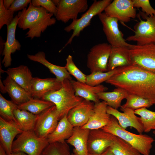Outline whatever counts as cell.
Segmentation results:
<instances>
[{
	"instance_id": "2",
	"label": "cell",
	"mask_w": 155,
	"mask_h": 155,
	"mask_svg": "<svg viewBox=\"0 0 155 155\" xmlns=\"http://www.w3.org/2000/svg\"><path fill=\"white\" fill-rule=\"evenodd\" d=\"M17 26L22 30L28 29L26 38L32 39L41 36L48 27L54 25L56 19L54 15L48 12L41 7L33 6L31 3L28 8L19 11Z\"/></svg>"
},
{
	"instance_id": "10",
	"label": "cell",
	"mask_w": 155,
	"mask_h": 155,
	"mask_svg": "<svg viewBox=\"0 0 155 155\" xmlns=\"http://www.w3.org/2000/svg\"><path fill=\"white\" fill-rule=\"evenodd\" d=\"M60 120L55 105L37 115L34 129L36 135L42 138H47L56 128Z\"/></svg>"
},
{
	"instance_id": "31",
	"label": "cell",
	"mask_w": 155,
	"mask_h": 155,
	"mask_svg": "<svg viewBox=\"0 0 155 155\" xmlns=\"http://www.w3.org/2000/svg\"><path fill=\"white\" fill-rule=\"evenodd\" d=\"M109 149L114 155H142L127 142L116 136Z\"/></svg>"
},
{
	"instance_id": "4",
	"label": "cell",
	"mask_w": 155,
	"mask_h": 155,
	"mask_svg": "<svg viewBox=\"0 0 155 155\" xmlns=\"http://www.w3.org/2000/svg\"><path fill=\"white\" fill-rule=\"evenodd\" d=\"M62 84L60 89L47 94L41 98L54 104L60 119L65 116L67 115L70 110L84 100L75 95L70 80L66 79Z\"/></svg>"
},
{
	"instance_id": "11",
	"label": "cell",
	"mask_w": 155,
	"mask_h": 155,
	"mask_svg": "<svg viewBox=\"0 0 155 155\" xmlns=\"http://www.w3.org/2000/svg\"><path fill=\"white\" fill-rule=\"evenodd\" d=\"M102 23L103 32L107 40L112 47L129 46L123 37L124 35L118 27L119 20L115 18L107 16L104 12L98 15Z\"/></svg>"
},
{
	"instance_id": "21",
	"label": "cell",
	"mask_w": 155,
	"mask_h": 155,
	"mask_svg": "<svg viewBox=\"0 0 155 155\" xmlns=\"http://www.w3.org/2000/svg\"><path fill=\"white\" fill-rule=\"evenodd\" d=\"M70 81L76 96L92 102L94 104L100 102L98 94L105 92L108 89L106 87L101 84L92 86L86 83L80 82L73 80Z\"/></svg>"
},
{
	"instance_id": "22",
	"label": "cell",
	"mask_w": 155,
	"mask_h": 155,
	"mask_svg": "<svg viewBox=\"0 0 155 155\" xmlns=\"http://www.w3.org/2000/svg\"><path fill=\"white\" fill-rule=\"evenodd\" d=\"M90 131L80 127H74L72 135L66 141L74 147L73 153L77 155H88V141Z\"/></svg>"
},
{
	"instance_id": "39",
	"label": "cell",
	"mask_w": 155,
	"mask_h": 155,
	"mask_svg": "<svg viewBox=\"0 0 155 155\" xmlns=\"http://www.w3.org/2000/svg\"><path fill=\"white\" fill-rule=\"evenodd\" d=\"M135 8H141L143 13L148 16H155V9L151 5L149 0H132Z\"/></svg>"
},
{
	"instance_id": "24",
	"label": "cell",
	"mask_w": 155,
	"mask_h": 155,
	"mask_svg": "<svg viewBox=\"0 0 155 155\" xmlns=\"http://www.w3.org/2000/svg\"><path fill=\"white\" fill-rule=\"evenodd\" d=\"M4 90L18 105L25 103L33 98L31 94L7 76L3 81Z\"/></svg>"
},
{
	"instance_id": "36",
	"label": "cell",
	"mask_w": 155,
	"mask_h": 155,
	"mask_svg": "<svg viewBox=\"0 0 155 155\" xmlns=\"http://www.w3.org/2000/svg\"><path fill=\"white\" fill-rule=\"evenodd\" d=\"M116 71L117 68L106 72L97 71L91 73L86 75V83L92 86L100 85L109 79L115 73Z\"/></svg>"
},
{
	"instance_id": "12",
	"label": "cell",
	"mask_w": 155,
	"mask_h": 155,
	"mask_svg": "<svg viewBox=\"0 0 155 155\" xmlns=\"http://www.w3.org/2000/svg\"><path fill=\"white\" fill-rule=\"evenodd\" d=\"M56 19L64 23L77 19L79 13L88 9L86 0H59L57 6Z\"/></svg>"
},
{
	"instance_id": "28",
	"label": "cell",
	"mask_w": 155,
	"mask_h": 155,
	"mask_svg": "<svg viewBox=\"0 0 155 155\" xmlns=\"http://www.w3.org/2000/svg\"><path fill=\"white\" fill-rule=\"evenodd\" d=\"M128 93L125 90L116 88L111 92H103L98 94L99 99L106 102L108 106L118 109L121 106L122 100L126 99Z\"/></svg>"
},
{
	"instance_id": "1",
	"label": "cell",
	"mask_w": 155,
	"mask_h": 155,
	"mask_svg": "<svg viewBox=\"0 0 155 155\" xmlns=\"http://www.w3.org/2000/svg\"><path fill=\"white\" fill-rule=\"evenodd\" d=\"M106 83L126 90L155 104V73L131 65L117 68Z\"/></svg>"
},
{
	"instance_id": "42",
	"label": "cell",
	"mask_w": 155,
	"mask_h": 155,
	"mask_svg": "<svg viewBox=\"0 0 155 155\" xmlns=\"http://www.w3.org/2000/svg\"><path fill=\"white\" fill-rule=\"evenodd\" d=\"M14 0H3V4L4 7L9 9L13 1Z\"/></svg>"
},
{
	"instance_id": "8",
	"label": "cell",
	"mask_w": 155,
	"mask_h": 155,
	"mask_svg": "<svg viewBox=\"0 0 155 155\" xmlns=\"http://www.w3.org/2000/svg\"><path fill=\"white\" fill-rule=\"evenodd\" d=\"M132 65L155 73V44L129 46Z\"/></svg>"
},
{
	"instance_id": "48",
	"label": "cell",
	"mask_w": 155,
	"mask_h": 155,
	"mask_svg": "<svg viewBox=\"0 0 155 155\" xmlns=\"http://www.w3.org/2000/svg\"><path fill=\"white\" fill-rule=\"evenodd\" d=\"M88 155H93V154H88Z\"/></svg>"
},
{
	"instance_id": "37",
	"label": "cell",
	"mask_w": 155,
	"mask_h": 155,
	"mask_svg": "<svg viewBox=\"0 0 155 155\" xmlns=\"http://www.w3.org/2000/svg\"><path fill=\"white\" fill-rule=\"evenodd\" d=\"M66 61V64L65 66L69 74L73 76L77 80V81L86 83V75L76 66L71 55H69L68 56Z\"/></svg>"
},
{
	"instance_id": "20",
	"label": "cell",
	"mask_w": 155,
	"mask_h": 155,
	"mask_svg": "<svg viewBox=\"0 0 155 155\" xmlns=\"http://www.w3.org/2000/svg\"><path fill=\"white\" fill-rule=\"evenodd\" d=\"M107 104L104 101L94 104V112L88 122L81 127L90 130L102 129L110 122L111 115L107 111Z\"/></svg>"
},
{
	"instance_id": "14",
	"label": "cell",
	"mask_w": 155,
	"mask_h": 155,
	"mask_svg": "<svg viewBox=\"0 0 155 155\" xmlns=\"http://www.w3.org/2000/svg\"><path fill=\"white\" fill-rule=\"evenodd\" d=\"M115 136L102 129L90 130L88 141V154L102 155L110 147Z\"/></svg>"
},
{
	"instance_id": "34",
	"label": "cell",
	"mask_w": 155,
	"mask_h": 155,
	"mask_svg": "<svg viewBox=\"0 0 155 155\" xmlns=\"http://www.w3.org/2000/svg\"><path fill=\"white\" fill-rule=\"evenodd\" d=\"M70 148L66 141L49 143L40 155H70Z\"/></svg>"
},
{
	"instance_id": "30",
	"label": "cell",
	"mask_w": 155,
	"mask_h": 155,
	"mask_svg": "<svg viewBox=\"0 0 155 155\" xmlns=\"http://www.w3.org/2000/svg\"><path fill=\"white\" fill-rule=\"evenodd\" d=\"M54 105L53 103L49 101L33 98L25 103L18 105V108L37 115Z\"/></svg>"
},
{
	"instance_id": "32",
	"label": "cell",
	"mask_w": 155,
	"mask_h": 155,
	"mask_svg": "<svg viewBox=\"0 0 155 155\" xmlns=\"http://www.w3.org/2000/svg\"><path fill=\"white\" fill-rule=\"evenodd\" d=\"M134 113L140 116V120L144 132L148 133L155 127V111L143 108L134 110Z\"/></svg>"
},
{
	"instance_id": "23",
	"label": "cell",
	"mask_w": 155,
	"mask_h": 155,
	"mask_svg": "<svg viewBox=\"0 0 155 155\" xmlns=\"http://www.w3.org/2000/svg\"><path fill=\"white\" fill-rule=\"evenodd\" d=\"M129 46H112L107 64V71L132 65Z\"/></svg>"
},
{
	"instance_id": "18",
	"label": "cell",
	"mask_w": 155,
	"mask_h": 155,
	"mask_svg": "<svg viewBox=\"0 0 155 155\" xmlns=\"http://www.w3.org/2000/svg\"><path fill=\"white\" fill-rule=\"evenodd\" d=\"M18 21V17L17 15L11 24L7 26V39L4 43V48L2 53L4 56L2 63L5 67H8L11 65V54L21 49V45L15 37Z\"/></svg>"
},
{
	"instance_id": "19",
	"label": "cell",
	"mask_w": 155,
	"mask_h": 155,
	"mask_svg": "<svg viewBox=\"0 0 155 155\" xmlns=\"http://www.w3.org/2000/svg\"><path fill=\"white\" fill-rule=\"evenodd\" d=\"M62 83L56 78L41 79L33 78L30 86V93L33 98L41 99L47 94L60 89Z\"/></svg>"
},
{
	"instance_id": "16",
	"label": "cell",
	"mask_w": 155,
	"mask_h": 155,
	"mask_svg": "<svg viewBox=\"0 0 155 155\" xmlns=\"http://www.w3.org/2000/svg\"><path fill=\"white\" fill-rule=\"evenodd\" d=\"M94 103L84 99L68 113L67 117L74 127H82L88 121L94 112Z\"/></svg>"
},
{
	"instance_id": "33",
	"label": "cell",
	"mask_w": 155,
	"mask_h": 155,
	"mask_svg": "<svg viewBox=\"0 0 155 155\" xmlns=\"http://www.w3.org/2000/svg\"><path fill=\"white\" fill-rule=\"evenodd\" d=\"M18 107V105L12 100L6 99L0 94L1 117L7 121L15 122L17 123L13 112L14 110Z\"/></svg>"
},
{
	"instance_id": "6",
	"label": "cell",
	"mask_w": 155,
	"mask_h": 155,
	"mask_svg": "<svg viewBox=\"0 0 155 155\" xmlns=\"http://www.w3.org/2000/svg\"><path fill=\"white\" fill-rule=\"evenodd\" d=\"M49 144L47 138L38 137L34 130L24 131L13 142L12 152H21L28 155H40Z\"/></svg>"
},
{
	"instance_id": "49",
	"label": "cell",
	"mask_w": 155,
	"mask_h": 155,
	"mask_svg": "<svg viewBox=\"0 0 155 155\" xmlns=\"http://www.w3.org/2000/svg\"><path fill=\"white\" fill-rule=\"evenodd\" d=\"M154 129H155V127L154 128Z\"/></svg>"
},
{
	"instance_id": "13",
	"label": "cell",
	"mask_w": 155,
	"mask_h": 155,
	"mask_svg": "<svg viewBox=\"0 0 155 155\" xmlns=\"http://www.w3.org/2000/svg\"><path fill=\"white\" fill-rule=\"evenodd\" d=\"M108 16L115 18L121 22L127 23L136 16V9L132 0H114L105 9Z\"/></svg>"
},
{
	"instance_id": "35",
	"label": "cell",
	"mask_w": 155,
	"mask_h": 155,
	"mask_svg": "<svg viewBox=\"0 0 155 155\" xmlns=\"http://www.w3.org/2000/svg\"><path fill=\"white\" fill-rule=\"evenodd\" d=\"M125 99V103L121 106L129 108L134 111L143 108H149L153 105L148 100L129 93Z\"/></svg>"
},
{
	"instance_id": "40",
	"label": "cell",
	"mask_w": 155,
	"mask_h": 155,
	"mask_svg": "<svg viewBox=\"0 0 155 155\" xmlns=\"http://www.w3.org/2000/svg\"><path fill=\"white\" fill-rule=\"evenodd\" d=\"M31 3L34 6L43 7L55 16L57 14V7L51 0H32Z\"/></svg>"
},
{
	"instance_id": "26",
	"label": "cell",
	"mask_w": 155,
	"mask_h": 155,
	"mask_svg": "<svg viewBox=\"0 0 155 155\" xmlns=\"http://www.w3.org/2000/svg\"><path fill=\"white\" fill-rule=\"evenodd\" d=\"M5 72L8 76L30 94V86L33 77L27 66L21 65L16 67L9 68Z\"/></svg>"
},
{
	"instance_id": "41",
	"label": "cell",
	"mask_w": 155,
	"mask_h": 155,
	"mask_svg": "<svg viewBox=\"0 0 155 155\" xmlns=\"http://www.w3.org/2000/svg\"><path fill=\"white\" fill-rule=\"evenodd\" d=\"M31 0H14L9 9L13 12L22 10L31 3Z\"/></svg>"
},
{
	"instance_id": "44",
	"label": "cell",
	"mask_w": 155,
	"mask_h": 155,
	"mask_svg": "<svg viewBox=\"0 0 155 155\" xmlns=\"http://www.w3.org/2000/svg\"><path fill=\"white\" fill-rule=\"evenodd\" d=\"M0 155H7L4 149L0 144Z\"/></svg>"
},
{
	"instance_id": "43",
	"label": "cell",
	"mask_w": 155,
	"mask_h": 155,
	"mask_svg": "<svg viewBox=\"0 0 155 155\" xmlns=\"http://www.w3.org/2000/svg\"><path fill=\"white\" fill-rule=\"evenodd\" d=\"M9 155H28L26 154L21 152H12Z\"/></svg>"
},
{
	"instance_id": "3",
	"label": "cell",
	"mask_w": 155,
	"mask_h": 155,
	"mask_svg": "<svg viewBox=\"0 0 155 155\" xmlns=\"http://www.w3.org/2000/svg\"><path fill=\"white\" fill-rule=\"evenodd\" d=\"M104 131L117 136L130 145L142 155H150L154 141L145 134H135L121 127L116 118L111 116L110 122L102 128Z\"/></svg>"
},
{
	"instance_id": "7",
	"label": "cell",
	"mask_w": 155,
	"mask_h": 155,
	"mask_svg": "<svg viewBox=\"0 0 155 155\" xmlns=\"http://www.w3.org/2000/svg\"><path fill=\"white\" fill-rule=\"evenodd\" d=\"M140 15L145 20L140 19L134 26V34L126 40L134 41L139 45L155 44V16H148L144 13Z\"/></svg>"
},
{
	"instance_id": "38",
	"label": "cell",
	"mask_w": 155,
	"mask_h": 155,
	"mask_svg": "<svg viewBox=\"0 0 155 155\" xmlns=\"http://www.w3.org/2000/svg\"><path fill=\"white\" fill-rule=\"evenodd\" d=\"M14 12L9 9H6L3 4V0H0V29L4 25H9L12 22Z\"/></svg>"
},
{
	"instance_id": "17",
	"label": "cell",
	"mask_w": 155,
	"mask_h": 155,
	"mask_svg": "<svg viewBox=\"0 0 155 155\" xmlns=\"http://www.w3.org/2000/svg\"><path fill=\"white\" fill-rule=\"evenodd\" d=\"M23 131L16 123L0 117V144L7 155L12 152V146L14 138Z\"/></svg>"
},
{
	"instance_id": "47",
	"label": "cell",
	"mask_w": 155,
	"mask_h": 155,
	"mask_svg": "<svg viewBox=\"0 0 155 155\" xmlns=\"http://www.w3.org/2000/svg\"><path fill=\"white\" fill-rule=\"evenodd\" d=\"M153 133L155 135V130L153 131Z\"/></svg>"
},
{
	"instance_id": "25",
	"label": "cell",
	"mask_w": 155,
	"mask_h": 155,
	"mask_svg": "<svg viewBox=\"0 0 155 155\" xmlns=\"http://www.w3.org/2000/svg\"><path fill=\"white\" fill-rule=\"evenodd\" d=\"M27 57L30 60L38 62L47 67L55 75V78L59 82L62 83L66 79L72 80L65 66L57 65L50 63L46 59L44 52L39 51L34 55L28 54Z\"/></svg>"
},
{
	"instance_id": "5",
	"label": "cell",
	"mask_w": 155,
	"mask_h": 155,
	"mask_svg": "<svg viewBox=\"0 0 155 155\" xmlns=\"http://www.w3.org/2000/svg\"><path fill=\"white\" fill-rule=\"evenodd\" d=\"M112 0H95L86 11L79 19L73 20L71 23L65 27L64 30L67 32L73 31L72 35L67 43L60 51L69 44H71L73 38L79 36L81 32L90 24L92 19L104 11L112 2Z\"/></svg>"
},
{
	"instance_id": "29",
	"label": "cell",
	"mask_w": 155,
	"mask_h": 155,
	"mask_svg": "<svg viewBox=\"0 0 155 155\" xmlns=\"http://www.w3.org/2000/svg\"><path fill=\"white\" fill-rule=\"evenodd\" d=\"M13 113L17 124L23 131L34 130L37 115L18 108Z\"/></svg>"
},
{
	"instance_id": "45",
	"label": "cell",
	"mask_w": 155,
	"mask_h": 155,
	"mask_svg": "<svg viewBox=\"0 0 155 155\" xmlns=\"http://www.w3.org/2000/svg\"><path fill=\"white\" fill-rule=\"evenodd\" d=\"M101 155H114L110 151L109 148L107 149Z\"/></svg>"
},
{
	"instance_id": "15",
	"label": "cell",
	"mask_w": 155,
	"mask_h": 155,
	"mask_svg": "<svg viewBox=\"0 0 155 155\" xmlns=\"http://www.w3.org/2000/svg\"><path fill=\"white\" fill-rule=\"evenodd\" d=\"M120 109L123 112L108 106L107 111L109 114L116 118L119 125L123 129H126L128 127H132L139 134H142L144 131L140 117L136 115L134 111L121 106Z\"/></svg>"
},
{
	"instance_id": "27",
	"label": "cell",
	"mask_w": 155,
	"mask_h": 155,
	"mask_svg": "<svg viewBox=\"0 0 155 155\" xmlns=\"http://www.w3.org/2000/svg\"><path fill=\"white\" fill-rule=\"evenodd\" d=\"M73 128L67 115L65 116L60 120L55 129L47 137L49 143L65 141L72 135Z\"/></svg>"
},
{
	"instance_id": "46",
	"label": "cell",
	"mask_w": 155,
	"mask_h": 155,
	"mask_svg": "<svg viewBox=\"0 0 155 155\" xmlns=\"http://www.w3.org/2000/svg\"><path fill=\"white\" fill-rule=\"evenodd\" d=\"M70 155H77L74 153H73L71 154Z\"/></svg>"
},
{
	"instance_id": "9",
	"label": "cell",
	"mask_w": 155,
	"mask_h": 155,
	"mask_svg": "<svg viewBox=\"0 0 155 155\" xmlns=\"http://www.w3.org/2000/svg\"><path fill=\"white\" fill-rule=\"evenodd\" d=\"M112 46L107 43L92 47L87 57V66L91 73L107 71V66Z\"/></svg>"
}]
</instances>
